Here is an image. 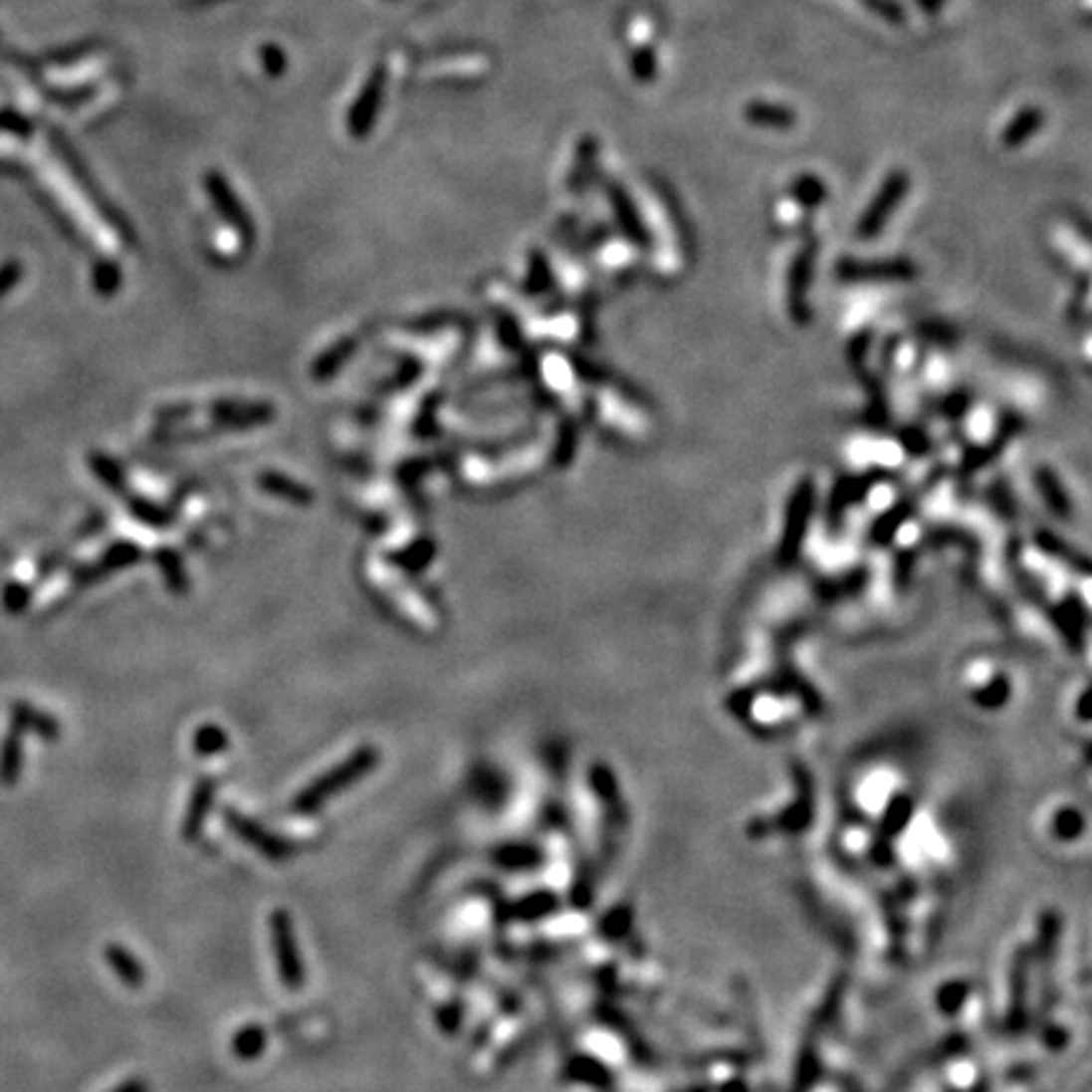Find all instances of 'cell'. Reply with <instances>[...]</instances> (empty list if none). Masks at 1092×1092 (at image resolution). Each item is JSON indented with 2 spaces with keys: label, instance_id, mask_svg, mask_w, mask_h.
<instances>
[{
  "label": "cell",
  "instance_id": "9",
  "mask_svg": "<svg viewBox=\"0 0 1092 1092\" xmlns=\"http://www.w3.org/2000/svg\"><path fill=\"white\" fill-rule=\"evenodd\" d=\"M23 771V731L13 726L11 734L0 744V784L13 786Z\"/></svg>",
  "mask_w": 1092,
  "mask_h": 1092
},
{
  "label": "cell",
  "instance_id": "19",
  "mask_svg": "<svg viewBox=\"0 0 1092 1092\" xmlns=\"http://www.w3.org/2000/svg\"><path fill=\"white\" fill-rule=\"evenodd\" d=\"M554 906V901H551L549 895H532V898H527V901L519 903V916L522 918H537V916H544V913H549V908Z\"/></svg>",
  "mask_w": 1092,
  "mask_h": 1092
},
{
  "label": "cell",
  "instance_id": "15",
  "mask_svg": "<svg viewBox=\"0 0 1092 1092\" xmlns=\"http://www.w3.org/2000/svg\"><path fill=\"white\" fill-rule=\"evenodd\" d=\"M266 1049V1029L259 1024H248L243 1029H238L236 1037H233V1054L238 1059H256L261 1057Z\"/></svg>",
  "mask_w": 1092,
  "mask_h": 1092
},
{
  "label": "cell",
  "instance_id": "13",
  "mask_svg": "<svg viewBox=\"0 0 1092 1092\" xmlns=\"http://www.w3.org/2000/svg\"><path fill=\"white\" fill-rule=\"evenodd\" d=\"M107 961H109L111 972H114L126 986H139V983L144 982V972L137 964V959H134L126 949H121V946L116 944L107 946Z\"/></svg>",
  "mask_w": 1092,
  "mask_h": 1092
},
{
  "label": "cell",
  "instance_id": "5",
  "mask_svg": "<svg viewBox=\"0 0 1092 1092\" xmlns=\"http://www.w3.org/2000/svg\"><path fill=\"white\" fill-rule=\"evenodd\" d=\"M384 79H387V72H384V67L374 69V72L369 74L367 84H364L362 94H359L357 102H354V107H351V111H349V132L354 134V137H362V134H367L369 129H372L374 116H377V109H379V102H382Z\"/></svg>",
  "mask_w": 1092,
  "mask_h": 1092
},
{
  "label": "cell",
  "instance_id": "11",
  "mask_svg": "<svg viewBox=\"0 0 1092 1092\" xmlns=\"http://www.w3.org/2000/svg\"><path fill=\"white\" fill-rule=\"evenodd\" d=\"M208 190H210V195H213V200H215V205H218L220 213L226 215V218L231 220L233 226L248 228V215H246V210H243L241 205H238L236 195H233L231 187L226 185V180H223V177L208 175Z\"/></svg>",
  "mask_w": 1092,
  "mask_h": 1092
},
{
  "label": "cell",
  "instance_id": "2",
  "mask_svg": "<svg viewBox=\"0 0 1092 1092\" xmlns=\"http://www.w3.org/2000/svg\"><path fill=\"white\" fill-rule=\"evenodd\" d=\"M271 941H274V956L281 982L292 988V991H297L304 983V979H307V974H304L302 956H299L297 949L294 923L286 911H276L271 916Z\"/></svg>",
  "mask_w": 1092,
  "mask_h": 1092
},
{
  "label": "cell",
  "instance_id": "10",
  "mask_svg": "<svg viewBox=\"0 0 1092 1092\" xmlns=\"http://www.w3.org/2000/svg\"><path fill=\"white\" fill-rule=\"evenodd\" d=\"M13 726H16L18 731H34V734H39L41 739H49V742L59 739L61 734L59 724H56L51 716L36 714V711L31 709V706H26V703H16V706H13Z\"/></svg>",
  "mask_w": 1092,
  "mask_h": 1092
},
{
  "label": "cell",
  "instance_id": "1",
  "mask_svg": "<svg viewBox=\"0 0 1092 1092\" xmlns=\"http://www.w3.org/2000/svg\"><path fill=\"white\" fill-rule=\"evenodd\" d=\"M377 762H379V754L374 747L357 749V752L351 754L346 762L336 764L329 774L319 776L317 781H312V784H309L307 789L294 799V812L299 814L317 812V809L322 807L325 801H329L331 796L339 794L341 789L351 786L354 781L362 779V776H367L369 771L377 766Z\"/></svg>",
  "mask_w": 1092,
  "mask_h": 1092
},
{
  "label": "cell",
  "instance_id": "14",
  "mask_svg": "<svg viewBox=\"0 0 1092 1092\" xmlns=\"http://www.w3.org/2000/svg\"><path fill=\"white\" fill-rule=\"evenodd\" d=\"M597 152H599L597 137L584 134V137L579 139V147H576V165L569 175L571 190H579V187L589 180V175L594 172V165H597Z\"/></svg>",
  "mask_w": 1092,
  "mask_h": 1092
},
{
  "label": "cell",
  "instance_id": "7",
  "mask_svg": "<svg viewBox=\"0 0 1092 1092\" xmlns=\"http://www.w3.org/2000/svg\"><path fill=\"white\" fill-rule=\"evenodd\" d=\"M1044 121H1047V114H1044L1042 107H1037V105L1021 107V109L1016 111V114L1011 116L1009 121H1006L1004 132H1001V144H1004L1006 149L1021 147V144L1029 142L1034 134H1039V129L1044 126Z\"/></svg>",
  "mask_w": 1092,
  "mask_h": 1092
},
{
  "label": "cell",
  "instance_id": "8",
  "mask_svg": "<svg viewBox=\"0 0 1092 1092\" xmlns=\"http://www.w3.org/2000/svg\"><path fill=\"white\" fill-rule=\"evenodd\" d=\"M213 796H215L213 781L200 779L190 796V807H187L185 819H182V837H185V840L192 842L200 834L205 817H208L210 807H213Z\"/></svg>",
  "mask_w": 1092,
  "mask_h": 1092
},
{
  "label": "cell",
  "instance_id": "12",
  "mask_svg": "<svg viewBox=\"0 0 1092 1092\" xmlns=\"http://www.w3.org/2000/svg\"><path fill=\"white\" fill-rule=\"evenodd\" d=\"M660 61H658V49L653 44H640L630 51V74L637 84L648 87L658 79Z\"/></svg>",
  "mask_w": 1092,
  "mask_h": 1092
},
{
  "label": "cell",
  "instance_id": "3",
  "mask_svg": "<svg viewBox=\"0 0 1092 1092\" xmlns=\"http://www.w3.org/2000/svg\"><path fill=\"white\" fill-rule=\"evenodd\" d=\"M226 822L236 837H241L246 845H251L253 850H259L269 860H286L294 852V847L289 842L271 834L269 829H264L259 822H253L251 817L236 812V809H226Z\"/></svg>",
  "mask_w": 1092,
  "mask_h": 1092
},
{
  "label": "cell",
  "instance_id": "16",
  "mask_svg": "<svg viewBox=\"0 0 1092 1092\" xmlns=\"http://www.w3.org/2000/svg\"><path fill=\"white\" fill-rule=\"evenodd\" d=\"M226 747H228L226 731L218 729V726L213 724L200 726V729L195 731V736H192V749H195L198 757H215V754L226 752Z\"/></svg>",
  "mask_w": 1092,
  "mask_h": 1092
},
{
  "label": "cell",
  "instance_id": "18",
  "mask_svg": "<svg viewBox=\"0 0 1092 1092\" xmlns=\"http://www.w3.org/2000/svg\"><path fill=\"white\" fill-rule=\"evenodd\" d=\"M857 3L873 16H878L880 21L890 23V26H903L908 21L906 6L901 0H857Z\"/></svg>",
  "mask_w": 1092,
  "mask_h": 1092
},
{
  "label": "cell",
  "instance_id": "4",
  "mask_svg": "<svg viewBox=\"0 0 1092 1092\" xmlns=\"http://www.w3.org/2000/svg\"><path fill=\"white\" fill-rule=\"evenodd\" d=\"M908 192V175L903 170H893L883 180V187L875 195V200L870 203L867 213L860 220V233L865 236H873L883 228V223L888 220V215L898 208V203L903 200V195Z\"/></svg>",
  "mask_w": 1092,
  "mask_h": 1092
},
{
  "label": "cell",
  "instance_id": "6",
  "mask_svg": "<svg viewBox=\"0 0 1092 1092\" xmlns=\"http://www.w3.org/2000/svg\"><path fill=\"white\" fill-rule=\"evenodd\" d=\"M744 119L759 129H771V132H786L796 124V111L786 105L766 100H752L744 107Z\"/></svg>",
  "mask_w": 1092,
  "mask_h": 1092
},
{
  "label": "cell",
  "instance_id": "20",
  "mask_svg": "<svg viewBox=\"0 0 1092 1092\" xmlns=\"http://www.w3.org/2000/svg\"><path fill=\"white\" fill-rule=\"evenodd\" d=\"M438 1024L443 1032L453 1034L461 1026V1011H458V1006H443V1009L438 1011Z\"/></svg>",
  "mask_w": 1092,
  "mask_h": 1092
},
{
  "label": "cell",
  "instance_id": "22",
  "mask_svg": "<svg viewBox=\"0 0 1092 1092\" xmlns=\"http://www.w3.org/2000/svg\"><path fill=\"white\" fill-rule=\"evenodd\" d=\"M111 1092H147V1085H144V1082H139V1080H129V1082H124V1085L114 1087Z\"/></svg>",
  "mask_w": 1092,
  "mask_h": 1092
},
{
  "label": "cell",
  "instance_id": "21",
  "mask_svg": "<svg viewBox=\"0 0 1092 1092\" xmlns=\"http://www.w3.org/2000/svg\"><path fill=\"white\" fill-rule=\"evenodd\" d=\"M913 3H916V6L921 8V11L926 13V16H931V18L939 16V13L944 11L946 6H949V0H913Z\"/></svg>",
  "mask_w": 1092,
  "mask_h": 1092
},
{
  "label": "cell",
  "instance_id": "17",
  "mask_svg": "<svg viewBox=\"0 0 1092 1092\" xmlns=\"http://www.w3.org/2000/svg\"><path fill=\"white\" fill-rule=\"evenodd\" d=\"M791 195L799 205H819L827 195V187L817 175H799L791 182Z\"/></svg>",
  "mask_w": 1092,
  "mask_h": 1092
}]
</instances>
